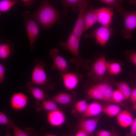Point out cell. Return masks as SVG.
Instances as JSON below:
<instances>
[{"mask_svg":"<svg viewBox=\"0 0 136 136\" xmlns=\"http://www.w3.org/2000/svg\"><path fill=\"white\" fill-rule=\"evenodd\" d=\"M60 13L47 1L41 2L39 8L32 14L33 17L45 28H50L57 22L60 17Z\"/></svg>","mask_w":136,"mask_h":136,"instance_id":"1","label":"cell"},{"mask_svg":"<svg viewBox=\"0 0 136 136\" xmlns=\"http://www.w3.org/2000/svg\"><path fill=\"white\" fill-rule=\"evenodd\" d=\"M80 39L72 32L66 42L60 41L59 44L64 49L70 52L74 56L70 59V61L74 65L77 70L81 68L88 71L90 67L88 63L91 62L90 60L84 59L79 55Z\"/></svg>","mask_w":136,"mask_h":136,"instance_id":"2","label":"cell"},{"mask_svg":"<svg viewBox=\"0 0 136 136\" xmlns=\"http://www.w3.org/2000/svg\"><path fill=\"white\" fill-rule=\"evenodd\" d=\"M34 61L35 65L32 72L30 82L40 87L49 85L52 82L45 71V63L42 60H39L36 58L34 59Z\"/></svg>","mask_w":136,"mask_h":136,"instance_id":"3","label":"cell"},{"mask_svg":"<svg viewBox=\"0 0 136 136\" xmlns=\"http://www.w3.org/2000/svg\"><path fill=\"white\" fill-rule=\"evenodd\" d=\"M117 10L122 16L124 20V26L121 33L124 38L130 39L132 37V31L136 28V11H127L122 7L117 9Z\"/></svg>","mask_w":136,"mask_h":136,"instance_id":"4","label":"cell"},{"mask_svg":"<svg viewBox=\"0 0 136 136\" xmlns=\"http://www.w3.org/2000/svg\"><path fill=\"white\" fill-rule=\"evenodd\" d=\"M109 63L104 55L97 57L90 67L88 76L91 77L94 82L99 81L108 70Z\"/></svg>","mask_w":136,"mask_h":136,"instance_id":"5","label":"cell"},{"mask_svg":"<svg viewBox=\"0 0 136 136\" xmlns=\"http://www.w3.org/2000/svg\"><path fill=\"white\" fill-rule=\"evenodd\" d=\"M22 15L25 19L26 30L27 31L31 50L35 48L34 44L38 36L40 29L39 26L33 17L32 14L27 11H24Z\"/></svg>","mask_w":136,"mask_h":136,"instance_id":"6","label":"cell"},{"mask_svg":"<svg viewBox=\"0 0 136 136\" xmlns=\"http://www.w3.org/2000/svg\"><path fill=\"white\" fill-rule=\"evenodd\" d=\"M114 33V30L110 25H102L97 28L92 33L85 35V37L94 38L98 43L103 47L106 45L111 36Z\"/></svg>","mask_w":136,"mask_h":136,"instance_id":"7","label":"cell"},{"mask_svg":"<svg viewBox=\"0 0 136 136\" xmlns=\"http://www.w3.org/2000/svg\"><path fill=\"white\" fill-rule=\"evenodd\" d=\"M59 50L57 48L50 50L49 54L52 58L53 64L51 69L53 70L58 71L60 76L70 72V67L67 64L65 59L59 54Z\"/></svg>","mask_w":136,"mask_h":136,"instance_id":"8","label":"cell"},{"mask_svg":"<svg viewBox=\"0 0 136 136\" xmlns=\"http://www.w3.org/2000/svg\"><path fill=\"white\" fill-rule=\"evenodd\" d=\"M88 4V1L82 0L79 6V13L78 18L72 32L75 35L80 38H81L83 32L84 31V13Z\"/></svg>","mask_w":136,"mask_h":136,"instance_id":"9","label":"cell"},{"mask_svg":"<svg viewBox=\"0 0 136 136\" xmlns=\"http://www.w3.org/2000/svg\"><path fill=\"white\" fill-rule=\"evenodd\" d=\"M64 85L68 90L76 88L78 86L83 76L78 73H67L61 75Z\"/></svg>","mask_w":136,"mask_h":136,"instance_id":"10","label":"cell"},{"mask_svg":"<svg viewBox=\"0 0 136 136\" xmlns=\"http://www.w3.org/2000/svg\"><path fill=\"white\" fill-rule=\"evenodd\" d=\"M113 9L103 7L96 9L97 22L102 25H110L113 15Z\"/></svg>","mask_w":136,"mask_h":136,"instance_id":"11","label":"cell"},{"mask_svg":"<svg viewBox=\"0 0 136 136\" xmlns=\"http://www.w3.org/2000/svg\"><path fill=\"white\" fill-rule=\"evenodd\" d=\"M28 101L27 96L24 93L19 92L13 94L10 101L11 108L15 110H20L24 108Z\"/></svg>","mask_w":136,"mask_h":136,"instance_id":"12","label":"cell"},{"mask_svg":"<svg viewBox=\"0 0 136 136\" xmlns=\"http://www.w3.org/2000/svg\"><path fill=\"white\" fill-rule=\"evenodd\" d=\"M47 119L48 122L51 125L58 127L61 126L65 122V117L63 112L58 109L49 112Z\"/></svg>","mask_w":136,"mask_h":136,"instance_id":"13","label":"cell"},{"mask_svg":"<svg viewBox=\"0 0 136 136\" xmlns=\"http://www.w3.org/2000/svg\"><path fill=\"white\" fill-rule=\"evenodd\" d=\"M97 22L96 9L89 8L85 11L84 19V31L88 29Z\"/></svg>","mask_w":136,"mask_h":136,"instance_id":"14","label":"cell"},{"mask_svg":"<svg viewBox=\"0 0 136 136\" xmlns=\"http://www.w3.org/2000/svg\"><path fill=\"white\" fill-rule=\"evenodd\" d=\"M99 119L98 117L87 120L83 119L80 123V129L90 134L96 129Z\"/></svg>","mask_w":136,"mask_h":136,"instance_id":"15","label":"cell"},{"mask_svg":"<svg viewBox=\"0 0 136 136\" xmlns=\"http://www.w3.org/2000/svg\"><path fill=\"white\" fill-rule=\"evenodd\" d=\"M13 45L7 40H1L0 44V58L3 60L8 58L13 53Z\"/></svg>","mask_w":136,"mask_h":136,"instance_id":"16","label":"cell"},{"mask_svg":"<svg viewBox=\"0 0 136 136\" xmlns=\"http://www.w3.org/2000/svg\"><path fill=\"white\" fill-rule=\"evenodd\" d=\"M103 107L98 102H93L88 105L86 110L83 113V116L88 117L96 116L103 112Z\"/></svg>","mask_w":136,"mask_h":136,"instance_id":"17","label":"cell"},{"mask_svg":"<svg viewBox=\"0 0 136 136\" xmlns=\"http://www.w3.org/2000/svg\"><path fill=\"white\" fill-rule=\"evenodd\" d=\"M117 120L121 126L125 128L130 126L133 119L130 112L127 110H124L120 112L117 115Z\"/></svg>","mask_w":136,"mask_h":136,"instance_id":"18","label":"cell"},{"mask_svg":"<svg viewBox=\"0 0 136 136\" xmlns=\"http://www.w3.org/2000/svg\"><path fill=\"white\" fill-rule=\"evenodd\" d=\"M26 87L28 91L33 97L38 100H44L45 95L43 90L39 86L32 84L30 81L27 83Z\"/></svg>","mask_w":136,"mask_h":136,"instance_id":"19","label":"cell"},{"mask_svg":"<svg viewBox=\"0 0 136 136\" xmlns=\"http://www.w3.org/2000/svg\"><path fill=\"white\" fill-rule=\"evenodd\" d=\"M14 136H37L38 134L32 128L26 127L22 130L14 124L12 128Z\"/></svg>","mask_w":136,"mask_h":136,"instance_id":"20","label":"cell"},{"mask_svg":"<svg viewBox=\"0 0 136 136\" xmlns=\"http://www.w3.org/2000/svg\"><path fill=\"white\" fill-rule=\"evenodd\" d=\"M82 0H63L61 2L63 7V12L64 15H66L68 13L67 9L71 7L72 11L74 12L79 10V5Z\"/></svg>","mask_w":136,"mask_h":136,"instance_id":"21","label":"cell"},{"mask_svg":"<svg viewBox=\"0 0 136 136\" xmlns=\"http://www.w3.org/2000/svg\"><path fill=\"white\" fill-rule=\"evenodd\" d=\"M72 98V95L71 94L61 93L52 97L51 99L56 103L64 104L70 102Z\"/></svg>","mask_w":136,"mask_h":136,"instance_id":"22","label":"cell"},{"mask_svg":"<svg viewBox=\"0 0 136 136\" xmlns=\"http://www.w3.org/2000/svg\"><path fill=\"white\" fill-rule=\"evenodd\" d=\"M120 111V108L115 105H107L103 107V112L110 117L117 115Z\"/></svg>","mask_w":136,"mask_h":136,"instance_id":"23","label":"cell"},{"mask_svg":"<svg viewBox=\"0 0 136 136\" xmlns=\"http://www.w3.org/2000/svg\"><path fill=\"white\" fill-rule=\"evenodd\" d=\"M116 85L118 89L123 95L124 100L127 99L130 97L131 92L127 83L125 82H120L116 83Z\"/></svg>","mask_w":136,"mask_h":136,"instance_id":"24","label":"cell"},{"mask_svg":"<svg viewBox=\"0 0 136 136\" xmlns=\"http://www.w3.org/2000/svg\"><path fill=\"white\" fill-rule=\"evenodd\" d=\"M17 2L15 0H2L0 1V12H6L8 11Z\"/></svg>","mask_w":136,"mask_h":136,"instance_id":"25","label":"cell"},{"mask_svg":"<svg viewBox=\"0 0 136 136\" xmlns=\"http://www.w3.org/2000/svg\"><path fill=\"white\" fill-rule=\"evenodd\" d=\"M101 3L107 5L108 7L113 9L122 7V4L124 1L118 0H100Z\"/></svg>","mask_w":136,"mask_h":136,"instance_id":"26","label":"cell"},{"mask_svg":"<svg viewBox=\"0 0 136 136\" xmlns=\"http://www.w3.org/2000/svg\"><path fill=\"white\" fill-rule=\"evenodd\" d=\"M56 103L51 100H46L44 99L42 101V106L45 110L50 112L58 109Z\"/></svg>","mask_w":136,"mask_h":136,"instance_id":"27","label":"cell"},{"mask_svg":"<svg viewBox=\"0 0 136 136\" xmlns=\"http://www.w3.org/2000/svg\"><path fill=\"white\" fill-rule=\"evenodd\" d=\"M108 70L113 75H116L121 72L122 69L120 64L117 62L109 63Z\"/></svg>","mask_w":136,"mask_h":136,"instance_id":"28","label":"cell"},{"mask_svg":"<svg viewBox=\"0 0 136 136\" xmlns=\"http://www.w3.org/2000/svg\"><path fill=\"white\" fill-rule=\"evenodd\" d=\"M0 123L7 126L8 130L12 128L14 124L13 121L10 120L3 113L0 112Z\"/></svg>","mask_w":136,"mask_h":136,"instance_id":"29","label":"cell"},{"mask_svg":"<svg viewBox=\"0 0 136 136\" xmlns=\"http://www.w3.org/2000/svg\"><path fill=\"white\" fill-rule=\"evenodd\" d=\"M88 105L85 100L78 101L76 103L75 108L77 111L80 113H84L87 109Z\"/></svg>","mask_w":136,"mask_h":136,"instance_id":"30","label":"cell"},{"mask_svg":"<svg viewBox=\"0 0 136 136\" xmlns=\"http://www.w3.org/2000/svg\"><path fill=\"white\" fill-rule=\"evenodd\" d=\"M113 99L114 103H120L124 100V97L122 93L118 89L114 91Z\"/></svg>","mask_w":136,"mask_h":136,"instance_id":"31","label":"cell"},{"mask_svg":"<svg viewBox=\"0 0 136 136\" xmlns=\"http://www.w3.org/2000/svg\"><path fill=\"white\" fill-rule=\"evenodd\" d=\"M126 54L130 61L136 66V52L128 51Z\"/></svg>","mask_w":136,"mask_h":136,"instance_id":"32","label":"cell"},{"mask_svg":"<svg viewBox=\"0 0 136 136\" xmlns=\"http://www.w3.org/2000/svg\"><path fill=\"white\" fill-rule=\"evenodd\" d=\"M130 127V132L127 136H136V117L133 119Z\"/></svg>","mask_w":136,"mask_h":136,"instance_id":"33","label":"cell"},{"mask_svg":"<svg viewBox=\"0 0 136 136\" xmlns=\"http://www.w3.org/2000/svg\"><path fill=\"white\" fill-rule=\"evenodd\" d=\"M6 68L2 63H0V84L2 85L4 82Z\"/></svg>","mask_w":136,"mask_h":136,"instance_id":"34","label":"cell"},{"mask_svg":"<svg viewBox=\"0 0 136 136\" xmlns=\"http://www.w3.org/2000/svg\"><path fill=\"white\" fill-rule=\"evenodd\" d=\"M130 97L131 102L133 104L136 103V88L133 89L131 92Z\"/></svg>","mask_w":136,"mask_h":136,"instance_id":"35","label":"cell"},{"mask_svg":"<svg viewBox=\"0 0 136 136\" xmlns=\"http://www.w3.org/2000/svg\"><path fill=\"white\" fill-rule=\"evenodd\" d=\"M113 134L105 130H101L97 133V136H113Z\"/></svg>","mask_w":136,"mask_h":136,"instance_id":"36","label":"cell"},{"mask_svg":"<svg viewBox=\"0 0 136 136\" xmlns=\"http://www.w3.org/2000/svg\"><path fill=\"white\" fill-rule=\"evenodd\" d=\"M74 136H90L89 134L85 131L80 129L76 134Z\"/></svg>","mask_w":136,"mask_h":136,"instance_id":"37","label":"cell"},{"mask_svg":"<svg viewBox=\"0 0 136 136\" xmlns=\"http://www.w3.org/2000/svg\"><path fill=\"white\" fill-rule=\"evenodd\" d=\"M24 4L27 6H29L31 5L33 3L34 1L33 0H22Z\"/></svg>","mask_w":136,"mask_h":136,"instance_id":"38","label":"cell"},{"mask_svg":"<svg viewBox=\"0 0 136 136\" xmlns=\"http://www.w3.org/2000/svg\"><path fill=\"white\" fill-rule=\"evenodd\" d=\"M43 136H58L56 135L49 133H46L44 134Z\"/></svg>","mask_w":136,"mask_h":136,"instance_id":"39","label":"cell"},{"mask_svg":"<svg viewBox=\"0 0 136 136\" xmlns=\"http://www.w3.org/2000/svg\"><path fill=\"white\" fill-rule=\"evenodd\" d=\"M132 107L133 109L136 111V103L133 104Z\"/></svg>","mask_w":136,"mask_h":136,"instance_id":"40","label":"cell"},{"mask_svg":"<svg viewBox=\"0 0 136 136\" xmlns=\"http://www.w3.org/2000/svg\"><path fill=\"white\" fill-rule=\"evenodd\" d=\"M5 136H11L10 133L9 131H8L7 132V134Z\"/></svg>","mask_w":136,"mask_h":136,"instance_id":"41","label":"cell"},{"mask_svg":"<svg viewBox=\"0 0 136 136\" xmlns=\"http://www.w3.org/2000/svg\"><path fill=\"white\" fill-rule=\"evenodd\" d=\"M113 136H118L117 135L115 134H113Z\"/></svg>","mask_w":136,"mask_h":136,"instance_id":"42","label":"cell"}]
</instances>
